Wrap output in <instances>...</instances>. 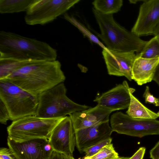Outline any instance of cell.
<instances>
[{
	"mask_svg": "<svg viewBox=\"0 0 159 159\" xmlns=\"http://www.w3.org/2000/svg\"><path fill=\"white\" fill-rule=\"evenodd\" d=\"M113 132L109 121L75 130L76 146L82 153L85 149L110 137Z\"/></svg>",
	"mask_w": 159,
	"mask_h": 159,
	"instance_id": "5bb4252c",
	"label": "cell"
},
{
	"mask_svg": "<svg viewBox=\"0 0 159 159\" xmlns=\"http://www.w3.org/2000/svg\"><path fill=\"white\" fill-rule=\"evenodd\" d=\"M64 159H75L73 156H68L63 155Z\"/></svg>",
	"mask_w": 159,
	"mask_h": 159,
	"instance_id": "d6a6232c",
	"label": "cell"
},
{
	"mask_svg": "<svg viewBox=\"0 0 159 159\" xmlns=\"http://www.w3.org/2000/svg\"><path fill=\"white\" fill-rule=\"evenodd\" d=\"M158 107H159V98H158Z\"/></svg>",
	"mask_w": 159,
	"mask_h": 159,
	"instance_id": "e575fe53",
	"label": "cell"
},
{
	"mask_svg": "<svg viewBox=\"0 0 159 159\" xmlns=\"http://www.w3.org/2000/svg\"><path fill=\"white\" fill-rule=\"evenodd\" d=\"M143 97L144 98L146 103L152 104L155 106H158V98L155 97L150 92L149 87H146L145 91L143 94Z\"/></svg>",
	"mask_w": 159,
	"mask_h": 159,
	"instance_id": "484cf974",
	"label": "cell"
},
{
	"mask_svg": "<svg viewBox=\"0 0 159 159\" xmlns=\"http://www.w3.org/2000/svg\"><path fill=\"white\" fill-rule=\"evenodd\" d=\"M159 26V0H144L131 32L140 37L153 35Z\"/></svg>",
	"mask_w": 159,
	"mask_h": 159,
	"instance_id": "8fae6325",
	"label": "cell"
},
{
	"mask_svg": "<svg viewBox=\"0 0 159 159\" xmlns=\"http://www.w3.org/2000/svg\"><path fill=\"white\" fill-rule=\"evenodd\" d=\"M112 138L111 137L102 140L96 144L87 148L83 151L85 156H92L101 149L105 146L111 143Z\"/></svg>",
	"mask_w": 159,
	"mask_h": 159,
	"instance_id": "cb8c5ba5",
	"label": "cell"
},
{
	"mask_svg": "<svg viewBox=\"0 0 159 159\" xmlns=\"http://www.w3.org/2000/svg\"><path fill=\"white\" fill-rule=\"evenodd\" d=\"M129 157H120V158L118 159H129Z\"/></svg>",
	"mask_w": 159,
	"mask_h": 159,
	"instance_id": "836d02e7",
	"label": "cell"
},
{
	"mask_svg": "<svg viewBox=\"0 0 159 159\" xmlns=\"http://www.w3.org/2000/svg\"><path fill=\"white\" fill-rule=\"evenodd\" d=\"M145 151V147H140L129 159H143Z\"/></svg>",
	"mask_w": 159,
	"mask_h": 159,
	"instance_id": "83f0119b",
	"label": "cell"
},
{
	"mask_svg": "<svg viewBox=\"0 0 159 159\" xmlns=\"http://www.w3.org/2000/svg\"><path fill=\"white\" fill-rule=\"evenodd\" d=\"M40 61L31 59L0 58V80L6 79L18 69L29 64Z\"/></svg>",
	"mask_w": 159,
	"mask_h": 159,
	"instance_id": "ac0fdd59",
	"label": "cell"
},
{
	"mask_svg": "<svg viewBox=\"0 0 159 159\" xmlns=\"http://www.w3.org/2000/svg\"><path fill=\"white\" fill-rule=\"evenodd\" d=\"M7 144L17 159H51L54 152L45 138L17 142L7 137Z\"/></svg>",
	"mask_w": 159,
	"mask_h": 159,
	"instance_id": "9c48e42d",
	"label": "cell"
},
{
	"mask_svg": "<svg viewBox=\"0 0 159 159\" xmlns=\"http://www.w3.org/2000/svg\"><path fill=\"white\" fill-rule=\"evenodd\" d=\"M0 99L7 109L11 120L36 115L38 96L30 93L6 79L0 80Z\"/></svg>",
	"mask_w": 159,
	"mask_h": 159,
	"instance_id": "5b68a950",
	"label": "cell"
},
{
	"mask_svg": "<svg viewBox=\"0 0 159 159\" xmlns=\"http://www.w3.org/2000/svg\"><path fill=\"white\" fill-rule=\"evenodd\" d=\"M93 11L101 33L98 36L108 49L139 53L147 41L129 31L115 20L113 14H102L93 8Z\"/></svg>",
	"mask_w": 159,
	"mask_h": 159,
	"instance_id": "3957f363",
	"label": "cell"
},
{
	"mask_svg": "<svg viewBox=\"0 0 159 159\" xmlns=\"http://www.w3.org/2000/svg\"><path fill=\"white\" fill-rule=\"evenodd\" d=\"M0 58L54 61L57 50L47 43L17 34L0 31Z\"/></svg>",
	"mask_w": 159,
	"mask_h": 159,
	"instance_id": "7a4b0ae2",
	"label": "cell"
},
{
	"mask_svg": "<svg viewBox=\"0 0 159 159\" xmlns=\"http://www.w3.org/2000/svg\"><path fill=\"white\" fill-rule=\"evenodd\" d=\"M80 0H34L26 12L25 23L43 25L66 13Z\"/></svg>",
	"mask_w": 159,
	"mask_h": 159,
	"instance_id": "52a82bcc",
	"label": "cell"
},
{
	"mask_svg": "<svg viewBox=\"0 0 159 159\" xmlns=\"http://www.w3.org/2000/svg\"><path fill=\"white\" fill-rule=\"evenodd\" d=\"M0 159H17L9 148L2 147L0 148Z\"/></svg>",
	"mask_w": 159,
	"mask_h": 159,
	"instance_id": "4316f807",
	"label": "cell"
},
{
	"mask_svg": "<svg viewBox=\"0 0 159 159\" xmlns=\"http://www.w3.org/2000/svg\"><path fill=\"white\" fill-rule=\"evenodd\" d=\"M102 54L108 74L118 76H125L131 81L132 70L137 56L134 52H121L103 49Z\"/></svg>",
	"mask_w": 159,
	"mask_h": 159,
	"instance_id": "7c38bea8",
	"label": "cell"
},
{
	"mask_svg": "<svg viewBox=\"0 0 159 159\" xmlns=\"http://www.w3.org/2000/svg\"><path fill=\"white\" fill-rule=\"evenodd\" d=\"M54 151L73 156L76 146L75 131L70 118L64 117L52 130L49 139Z\"/></svg>",
	"mask_w": 159,
	"mask_h": 159,
	"instance_id": "30bf717a",
	"label": "cell"
},
{
	"mask_svg": "<svg viewBox=\"0 0 159 159\" xmlns=\"http://www.w3.org/2000/svg\"><path fill=\"white\" fill-rule=\"evenodd\" d=\"M112 112L98 104L93 107L75 112L69 115L75 131L109 121Z\"/></svg>",
	"mask_w": 159,
	"mask_h": 159,
	"instance_id": "9a60e30c",
	"label": "cell"
},
{
	"mask_svg": "<svg viewBox=\"0 0 159 159\" xmlns=\"http://www.w3.org/2000/svg\"><path fill=\"white\" fill-rule=\"evenodd\" d=\"M34 0H0V13L26 12Z\"/></svg>",
	"mask_w": 159,
	"mask_h": 159,
	"instance_id": "d6986e66",
	"label": "cell"
},
{
	"mask_svg": "<svg viewBox=\"0 0 159 159\" xmlns=\"http://www.w3.org/2000/svg\"><path fill=\"white\" fill-rule=\"evenodd\" d=\"M130 93V101L127 114L134 118L156 120L159 117V111L155 112L144 105L136 98Z\"/></svg>",
	"mask_w": 159,
	"mask_h": 159,
	"instance_id": "e0dca14e",
	"label": "cell"
},
{
	"mask_svg": "<svg viewBox=\"0 0 159 159\" xmlns=\"http://www.w3.org/2000/svg\"><path fill=\"white\" fill-rule=\"evenodd\" d=\"M8 111L3 102L0 99V122L2 124L6 125L7 121L10 120Z\"/></svg>",
	"mask_w": 159,
	"mask_h": 159,
	"instance_id": "d4e9b609",
	"label": "cell"
},
{
	"mask_svg": "<svg viewBox=\"0 0 159 159\" xmlns=\"http://www.w3.org/2000/svg\"><path fill=\"white\" fill-rule=\"evenodd\" d=\"M51 159H64L62 154L54 151Z\"/></svg>",
	"mask_w": 159,
	"mask_h": 159,
	"instance_id": "4dcf8cb0",
	"label": "cell"
},
{
	"mask_svg": "<svg viewBox=\"0 0 159 159\" xmlns=\"http://www.w3.org/2000/svg\"><path fill=\"white\" fill-rule=\"evenodd\" d=\"M110 121L113 131L119 134L139 138L159 134V120L136 119L120 111L113 114Z\"/></svg>",
	"mask_w": 159,
	"mask_h": 159,
	"instance_id": "ba28073f",
	"label": "cell"
},
{
	"mask_svg": "<svg viewBox=\"0 0 159 159\" xmlns=\"http://www.w3.org/2000/svg\"><path fill=\"white\" fill-rule=\"evenodd\" d=\"M159 63V57L146 59L141 57L137 54L132 68V80L140 86L151 82Z\"/></svg>",
	"mask_w": 159,
	"mask_h": 159,
	"instance_id": "2e32d148",
	"label": "cell"
},
{
	"mask_svg": "<svg viewBox=\"0 0 159 159\" xmlns=\"http://www.w3.org/2000/svg\"><path fill=\"white\" fill-rule=\"evenodd\" d=\"M153 35L157 36L159 39V26L154 32Z\"/></svg>",
	"mask_w": 159,
	"mask_h": 159,
	"instance_id": "1f68e13d",
	"label": "cell"
},
{
	"mask_svg": "<svg viewBox=\"0 0 159 159\" xmlns=\"http://www.w3.org/2000/svg\"><path fill=\"white\" fill-rule=\"evenodd\" d=\"M6 79L30 93L38 96L63 83L66 77L60 62L56 60L40 61L24 66Z\"/></svg>",
	"mask_w": 159,
	"mask_h": 159,
	"instance_id": "6da1fadb",
	"label": "cell"
},
{
	"mask_svg": "<svg viewBox=\"0 0 159 159\" xmlns=\"http://www.w3.org/2000/svg\"><path fill=\"white\" fill-rule=\"evenodd\" d=\"M92 4L94 8L105 15L113 14L120 10L123 5L122 0H95Z\"/></svg>",
	"mask_w": 159,
	"mask_h": 159,
	"instance_id": "ffe728a7",
	"label": "cell"
},
{
	"mask_svg": "<svg viewBox=\"0 0 159 159\" xmlns=\"http://www.w3.org/2000/svg\"><path fill=\"white\" fill-rule=\"evenodd\" d=\"M64 17L66 20L71 23L77 28L84 35L87 37L91 41L98 44L103 49H107V48L98 39L95 35L92 33L88 29L75 18L69 16L67 13L64 14Z\"/></svg>",
	"mask_w": 159,
	"mask_h": 159,
	"instance_id": "7402d4cb",
	"label": "cell"
},
{
	"mask_svg": "<svg viewBox=\"0 0 159 159\" xmlns=\"http://www.w3.org/2000/svg\"><path fill=\"white\" fill-rule=\"evenodd\" d=\"M63 118L24 117L12 121L7 127L8 137L17 142L36 138L49 139L52 130Z\"/></svg>",
	"mask_w": 159,
	"mask_h": 159,
	"instance_id": "8992f818",
	"label": "cell"
},
{
	"mask_svg": "<svg viewBox=\"0 0 159 159\" xmlns=\"http://www.w3.org/2000/svg\"><path fill=\"white\" fill-rule=\"evenodd\" d=\"M140 57L146 59L159 57V39L156 36L147 41L141 51L138 54Z\"/></svg>",
	"mask_w": 159,
	"mask_h": 159,
	"instance_id": "44dd1931",
	"label": "cell"
},
{
	"mask_svg": "<svg viewBox=\"0 0 159 159\" xmlns=\"http://www.w3.org/2000/svg\"><path fill=\"white\" fill-rule=\"evenodd\" d=\"M153 80L155 81L159 87V63L156 68Z\"/></svg>",
	"mask_w": 159,
	"mask_h": 159,
	"instance_id": "f546056e",
	"label": "cell"
},
{
	"mask_svg": "<svg viewBox=\"0 0 159 159\" xmlns=\"http://www.w3.org/2000/svg\"><path fill=\"white\" fill-rule=\"evenodd\" d=\"M66 92L64 84L61 83L39 95L36 116L48 118L64 117L89 108L71 100L66 96Z\"/></svg>",
	"mask_w": 159,
	"mask_h": 159,
	"instance_id": "277c9868",
	"label": "cell"
},
{
	"mask_svg": "<svg viewBox=\"0 0 159 159\" xmlns=\"http://www.w3.org/2000/svg\"><path fill=\"white\" fill-rule=\"evenodd\" d=\"M135 91L129 87L127 81H124L122 84L97 96L93 101L112 112L125 109L128 108L130 104V93Z\"/></svg>",
	"mask_w": 159,
	"mask_h": 159,
	"instance_id": "4fadbf2b",
	"label": "cell"
},
{
	"mask_svg": "<svg viewBox=\"0 0 159 159\" xmlns=\"http://www.w3.org/2000/svg\"><path fill=\"white\" fill-rule=\"evenodd\" d=\"M120 157L113 144L111 143L105 146L94 155L89 157L85 156L82 159H118Z\"/></svg>",
	"mask_w": 159,
	"mask_h": 159,
	"instance_id": "603a6c76",
	"label": "cell"
},
{
	"mask_svg": "<svg viewBox=\"0 0 159 159\" xmlns=\"http://www.w3.org/2000/svg\"><path fill=\"white\" fill-rule=\"evenodd\" d=\"M152 159H159V141L150 151Z\"/></svg>",
	"mask_w": 159,
	"mask_h": 159,
	"instance_id": "f1b7e54d",
	"label": "cell"
}]
</instances>
